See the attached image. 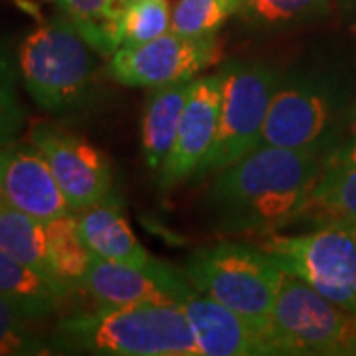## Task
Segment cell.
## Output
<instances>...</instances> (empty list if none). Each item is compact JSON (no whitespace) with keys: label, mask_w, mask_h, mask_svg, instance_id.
<instances>
[{"label":"cell","mask_w":356,"mask_h":356,"mask_svg":"<svg viewBox=\"0 0 356 356\" xmlns=\"http://www.w3.org/2000/svg\"><path fill=\"white\" fill-rule=\"evenodd\" d=\"M327 154L259 145L226 166L206 194L212 222L226 234L271 236L305 216Z\"/></svg>","instance_id":"obj_1"},{"label":"cell","mask_w":356,"mask_h":356,"mask_svg":"<svg viewBox=\"0 0 356 356\" xmlns=\"http://www.w3.org/2000/svg\"><path fill=\"white\" fill-rule=\"evenodd\" d=\"M54 353L105 356H202L178 305H102L64 317Z\"/></svg>","instance_id":"obj_2"},{"label":"cell","mask_w":356,"mask_h":356,"mask_svg":"<svg viewBox=\"0 0 356 356\" xmlns=\"http://www.w3.org/2000/svg\"><path fill=\"white\" fill-rule=\"evenodd\" d=\"M102 54L60 10L34 28L18 50V67L32 99L50 113L86 107L97 88Z\"/></svg>","instance_id":"obj_3"},{"label":"cell","mask_w":356,"mask_h":356,"mask_svg":"<svg viewBox=\"0 0 356 356\" xmlns=\"http://www.w3.org/2000/svg\"><path fill=\"white\" fill-rule=\"evenodd\" d=\"M182 271L196 291L269 334L283 269L267 250L243 242L204 245L192 252Z\"/></svg>","instance_id":"obj_4"},{"label":"cell","mask_w":356,"mask_h":356,"mask_svg":"<svg viewBox=\"0 0 356 356\" xmlns=\"http://www.w3.org/2000/svg\"><path fill=\"white\" fill-rule=\"evenodd\" d=\"M346 109L334 79L315 70H293L280 79L259 145L329 154L339 147Z\"/></svg>","instance_id":"obj_5"},{"label":"cell","mask_w":356,"mask_h":356,"mask_svg":"<svg viewBox=\"0 0 356 356\" xmlns=\"http://www.w3.org/2000/svg\"><path fill=\"white\" fill-rule=\"evenodd\" d=\"M267 337L273 355L356 356V315L283 271Z\"/></svg>","instance_id":"obj_6"},{"label":"cell","mask_w":356,"mask_h":356,"mask_svg":"<svg viewBox=\"0 0 356 356\" xmlns=\"http://www.w3.org/2000/svg\"><path fill=\"white\" fill-rule=\"evenodd\" d=\"M222 103L214 145L196 177L220 172L259 147L280 72L257 60H229L218 70Z\"/></svg>","instance_id":"obj_7"},{"label":"cell","mask_w":356,"mask_h":356,"mask_svg":"<svg viewBox=\"0 0 356 356\" xmlns=\"http://www.w3.org/2000/svg\"><path fill=\"white\" fill-rule=\"evenodd\" d=\"M264 250L283 271L309 283L323 297L356 315V224L331 220L295 234H271Z\"/></svg>","instance_id":"obj_8"},{"label":"cell","mask_w":356,"mask_h":356,"mask_svg":"<svg viewBox=\"0 0 356 356\" xmlns=\"http://www.w3.org/2000/svg\"><path fill=\"white\" fill-rule=\"evenodd\" d=\"M220 60L218 36H182L168 30L149 42L121 46L105 72L121 86L153 89L196 79Z\"/></svg>","instance_id":"obj_9"},{"label":"cell","mask_w":356,"mask_h":356,"mask_svg":"<svg viewBox=\"0 0 356 356\" xmlns=\"http://www.w3.org/2000/svg\"><path fill=\"white\" fill-rule=\"evenodd\" d=\"M30 143L48 161L72 212L79 214L111 192V168L105 154L70 131L38 123L30 131Z\"/></svg>","instance_id":"obj_10"},{"label":"cell","mask_w":356,"mask_h":356,"mask_svg":"<svg viewBox=\"0 0 356 356\" xmlns=\"http://www.w3.org/2000/svg\"><path fill=\"white\" fill-rule=\"evenodd\" d=\"M81 289L99 305H178L196 291L184 271L154 259L135 267L91 255Z\"/></svg>","instance_id":"obj_11"},{"label":"cell","mask_w":356,"mask_h":356,"mask_svg":"<svg viewBox=\"0 0 356 356\" xmlns=\"http://www.w3.org/2000/svg\"><path fill=\"white\" fill-rule=\"evenodd\" d=\"M222 103V76L220 72L196 77L184 105L177 139L161 166L159 186L170 191L180 182L196 177L204 159L216 139L218 119Z\"/></svg>","instance_id":"obj_12"},{"label":"cell","mask_w":356,"mask_h":356,"mask_svg":"<svg viewBox=\"0 0 356 356\" xmlns=\"http://www.w3.org/2000/svg\"><path fill=\"white\" fill-rule=\"evenodd\" d=\"M0 196L38 220L72 214L48 161L32 143L0 147Z\"/></svg>","instance_id":"obj_13"},{"label":"cell","mask_w":356,"mask_h":356,"mask_svg":"<svg viewBox=\"0 0 356 356\" xmlns=\"http://www.w3.org/2000/svg\"><path fill=\"white\" fill-rule=\"evenodd\" d=\"M178 307L188 318L202 356L273 355L264 332L202 293L194 291Z\"/></svg>","instance_id":"obj_14"},{"label":"cell","mask_w":356,"mask_h":356,"mask_svg":"<svg viewBox=\"0 0 356 356\" xmlns=\"http://www.w3.org/2000/svg\"><path fill=\"white\" fill-rule=\"evenodd\" d=\"M77 228L91 255L135 267L151 266L154 261L129 226L123 202L113 191L77 214Z\"/></svg>","instance_id":"obj_15"},{"label":"cell","mask_w":356,"mask_h":356,"mask_svg":"<svg viewBox=\"0 0 356 356\" xmlns=\"http://www.w3.org/2000/svg\"><path fill=\"white\" fill-rule=\"evenodd\" d=\"M305 216L318 222L343 220L356 224V137L325 156Z\"/></svg>","instance_id":"obj_16"},{"label":"cell","mask_w":356,"mask_h":356,"mask_svg":"<svg viewBox=\"0 0 356 356\" xmlns=\"http://www.w3.org/2000/svg\"><path fill=\"white\" fill-rule=\"evenodd\" d=\"M192 81L153 88L147 97L140 121V149L151 168H161L175 145Z\"/></svg>","instance_id":"obj_17"},{"label":"cell","mask_w":356,"mask_h":356,"mask_svg":"<svg viewBox=\"0 0 356 356\" xmlns=\"http://www.w3.org/2000/svg\"><path fill=\"white\" fill-rule=\"evenodd\" d=\"M0 250L40 271L42 275L50 277L51 281L64 285L51 271L44 220H38L14 208L2 196H0Z\"/></svg>","instance_id":"obj_18"},{"label":"cell","mask_w":356,"mask_h":356,"mask_svg":"<svg viewBox=\"0 0 356 356\" xmlns=\"http://www.w3.org/2000/svg\"><path fill=\"white\" fill-rule=\"evenodd\" d=\"M339 0H243L238 18L257 32H287L323 20Z\"/></svg>","instance_id":"obj_19"},{"label":"cell","mask_w":356,"mask_h":356,"mask_svg":"<svg viewBox=\"0 0 356 356\" xmlns=\"http://www.w3.org/2000/svg\"><path fill=\"white\" fill-rule=\"evenodd\" d=\"M56 4L103 58L121 48V0H56Z\"/></svg>","instance_id":"obj_20"},{"label":"cell","mask_w":356,"mask_h":356,"mask_svg":"<svg viewBox=\"0 0 356 356\" xmlns=\"http://www.w3.org/2000/svg\"><path fill=\"white\" fill-rule=\"evenodd\" d=\"M44 226L51 271L74 291L81 287V280L91 261V252L77 228V214L72 212L65 216L44 220Z\"/></svg>","instance_id":"obj_21"},{"label":"cell","mask_w":356,"mask_h":356,"mask_svg":"<svg viewBox=\"0 0 356 356\" xmlns=\"http://www.w3.org/2000/svg\"><path fill=\"white\" fill-rule=\"evenodd\" d=\"M48 309L0 293V356L51 355L50 343L34 334L32 325L50 317Z\"/></svg>","instance_id":"obj_22"},{"label":"cell","mask_w":356,"mask_h":356,"mask_svg":"<svg viewBox=\"0 0 356 356\" xmlns=\"http://www.w3.org/2000/svg\"><path fill=\"white\" fill-rule=\"evenodd\" d=\"M0 293L56 313L72 291L0 250Z\"/></svg>","instance_id":"obj_23"},{"label":"cell","mask_w":356,"mask_h":356,"mask_svg":"<svg viewBox=\"0 0 356 356\" xmlns=\"http://www.w3.org/2000/svg\"><path fill=\"white\" fill-rule=\"evenodd\" d=\"M243 0H178L170 30L182 36H218L220 28L242 10Z\"/></svg>","instance_id":"obj_24"},{"label":"cell","mask_w":356,"mask_h":356,"mask_svg":"<svg viewBox=\"0 0 356 356\" xmlns=\"http://www.w3.org/2000/svg\"><path fill=\"white\" fill-rule=\"evenodd\" d=\"M168 0H137L123 6L121 13V46H135L159 38L170 30Z\"/></svg>","instance_id":"obj_25"},{"label":"cell","mask_w":356,"mask_h":356,"mask_svg":"<svg viewBox=\"0 0 356 356\" xmlns=\"http://www.w3.org/2000/svg\"><path fill=\"white\" fill-rule=\"evenodd\" d=\"M18 72L10 51L0 44V147L13 143L24 125V107L16 89Z\"/></svg>","instance_id":"obj_26"},{"label":"cell","mask_w":356,"mask_h":356,"mask_svg":"<svg viewBox=\"0 0 356 356\" xmlns=\"http://www.w3.org/2000/svg\"><path fill=\"white\" fill-rule=\"evenodd\" d=\"M339 6L343 8L344 16H348V20L356 24V0H339Z\"/></svg>","instance_id":"obj_27"},{"label":"cell","mask_w":356,"mask_h":356,"mask_svg":"<svg viewBox=\"0 0 356 356\" xmlns=\"http://www.w3.org/2000/svg\"><path fill=\"white\" fill-rule=\"evenodd\" d=\"M348 129H350V135L356 137V99L350 107V119H348Z\"/></svg>","instance_id":"obj_28"},{"label":"cell","mask_w":356,"mask_h":356,"mask_svg":"<svg viewBox=\"0 0 356 356\" xmlns=\"http://www.w3.org/2000/svg\"><path fill=\"white\" fill-rule=\"evenodd\" d=\"M129 2H137V0H121V4L125 6V4H129Z\"/></svg>","instance_id":"obj_29"}]
</instances>
